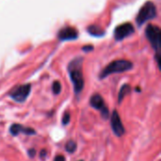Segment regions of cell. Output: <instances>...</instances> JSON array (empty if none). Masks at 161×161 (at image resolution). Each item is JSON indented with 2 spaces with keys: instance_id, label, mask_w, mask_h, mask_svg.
<instances>
[{
  "instance_id": "cell-1",
  "label": "cell",
  "mask_w": 161,
  "mask_h": 161,
  "mask_svg": "<svg viewBox=\"0 0 161 161\" xmlns=\"http://www.w3.org/2000/svg\"><path fill=\"white\" fill-rule=\"evenodd\" d=\"M83 58H75L70 61L68 65V72L70 78L74 85V91L76 95L80 94L84 88V77L82 72Z\"/></svg>"
},
{
  "instance_id": "cell-2",
  "label": "cell",
  "mask_w": 161,
  "mask_h": 161,
  "mask_svg": "<svg viewBox=\"0 0 161 161\" xmlns=\"http://www.w3.org/2000/svg\"><path fill=\"white\" fill-rule=\"evenodd\" d=\"M133 68V63L126 59H116L107 65L100 74V78L104 79L112 74H119L129 71Z\"/></svg>"
},
{
  "instance_id": "cell-3",
  "label": "cell",
  "mask_w": 161,
  "mask_h": 161,
  "mask_svg": "<svg viewBox=\"0 0 161 161\" xmlns=\"http://www.w3.org/2000/svg\"><path fill=\"white\" fill-rule=\"evenodd\" d=\"M156 16H157V8L154 3L149 1L146 2L140 9L138 16L136 18V22L138 25H142L145 22L154 19Z\"/></svg>"
},
{
  "instance_id": "cell-4",
  "label": "cell",
  "mask_w": 161,
  "mask_h": 161,
  "mask_svg": "<svg viewBox=\"0 0 161 161\" xmlns=\"http://www.w3.org/2000/svg\"><path fill=\"white\" fill-rule=\"evenodd\" d=\"M145 35H146L148 41L150 42V43L152 44L153 48L156 50V52H157L158 55V52H159V48H160L161 44L160 28H159L158 25H149L146 27Z\"/></svg>"
},
{
  "instance_id": "cell-5",
  "label": "cell",
  "mask_w": 161,
  "mask_h": 161,
  "mask_svg": "<svg viewBox=\"0 0 161 161\" xmlns=\"http://www.w3.org/2000/svg\"><path fill=\"white\" fill-rule=\"evenodd\" d=\"M30 92H31V85L30 84H24V85H20V86L15 87L9 92V96L14 101H16L18 103H23L27 99Z\"/></svg>"
},
{
  "instance_id": "cell-6",
  "label": "cell",
  "mask_w": 161,
  "mask_h": 161,
  "mask_svg": "<svg viewBox=\"0 0 161 161\" xmlns=\"http://www.w3.org/2000/svg\"><path fill=\"white\" fill-rule=\"evenodd\" d=\"M90 105H91V107H92L93 108H95V109H97V110H100L101 116H102L105 120L108 119V117H109L108 108V107L106 106L103 97H102L100 94L95 93V94L92 95L91 98H90Z\"/></svg>"
},
{
  "instance_id": "cell-7",
  "label": "cell",
  "mask_w": 161,
  "mask_h": 161,
  "mask_svg": "<svg viewBox=\"0 0 161 161\" xmlns=\"http://www.w3.org/2000/svg\"><path fill=\"white\" fill-rule=\"evenodd\" d=\"M110 125H111V128L113 130V133L117 137L120 138L125 133V128L123 122L120 118V115L116 109L113 110V112L110 116Z\"/></svg>"
},
{
  "instance_id": "cell-8",
  "label": "cell",
  "mask_w": 161,
  "mask_h": 161,
  "mask_svg": "<svg viewBox=\"0 0 161 161\" xmlns=\"http://www.w3.org/2000/svg\"><path fill=\"white\" fill-rule=\"evenodd\" d=\"M134 33V26L130 23H125L118 25L114 30V37L117 41L124 40L125 38Z\"/></svg>"
},
{
  "instance_id": "cell-9",
  "label": "cell",
  "mask_w": 161,
  "mask_h": 161,
  "mask_svg": "<svg viewBox=\"0 0 161 161\" xmlns=\"http://www.w3.org/2000/svg\"><path fill=\"white\" fill-rule=\"evenodd\" d=\"M78 36V32L75 27L66 26L61 28L58 33V37L60 41H69V40H75Z\"/></svg>"
},
{
  "instance_id": "cell-10",
  "label": "cell",
  "mask_w": 161,
  "mask_h": 161,
  "mask_svg": "<svg viewBox=\"0 0 161 161\" xmlns=\"http://www.w3.org/2000/svg\"><path fill=\"white\" fill-rule=\"evenodd\" d=\"M9 133L12 136H18L19 134H25V135H35L36 131L33 128L30 127H26L22 125L19 124H13L10 127H9Z\"/></svg>"
},
{
  "instance_id": "cell-11",
  "label": "cell",
  "mask_w": 161,
  "mask_h": 161,
  "mask_svg": "<svg viewBox=\"0 0 161 161\" xmlns=\"http://www.w3.org/2000/svg\"><path fill=\"white\" fill-rule=\"evenodd\" d=\"M130 92H131V87H130L128 84L123 85L122 88H121V90H120V92H119V94H118V103L121 104L122 101L124 100V98H125L128 93H130Z\"/></svg>"
},
{
  "instance_id": "cell-12",
  "label": "cell",
  "mask_w": 161,
  "mask_h": 161,
  "mask_svg": "<svg viewBox=\"0 0 161 161\" xmlns=\"http://www.w3.org/2000/svg\"><path fill=\"white\" fill-rule=\"evenodd\" d=\"M88 31L91 35L92 36H97L100 37L102 35H104V31L102 30V28L98 25H90L88 27Z\"/></svg>"
},
{
  "instance_id": "cell-13",
  "label": "cell",
  "mask_w": 161,
  "mask_h": 161,
  "mask_svg": "<svg viewBox=\"0 0 161 161\" xmlns=\"http://www.w3.org/2000/svg\"><path fill=\"white\" fill-rule=\"evenodd\" d=\"M76 147H77V145H76V142H75V141H72V140H70L67 143H66V145H65V150L68 152V153H70V154H73V153H75V150H76Z\"/></svg>"
},
{
  "instance_id": "cell-14",
  "label": "cell",
  "mask_w": 161,
  "mask_h": 161,
  "mask_svg": "<svg viewBox=\"0 0 161 161\" xmlns=\"http://www.w3.org/2000/svg\"><path fill=\"white\" fill-rule=\"evenodd\" d=\"M52 91L54 94H58L61 92V85L58 81H55L52 85Z\"/></svg>"
},
{
  "instance_id": "cell-15",
  "label": "cell",
  "mask_w": 161,
  "mask_h": 161,
  "mask_svg": "<svg viewBox=\"0 0 161 161\" xmlns=\"http://www.w3.org/2000/svg\"><path fill=\"white\" fill-rule=\"evenodd\" d=\"M70 120H71V115H70V113H69V112H65L64 115H63V118H62V125H68L69 122H70Z\"/></svg>"
},
{
  "instance_id": "cell-16",
  "label": "cell",
  "mask_w": 161,
  "mask_h": 161,
  "mask_svg": "<svg viewBox=\"0 0 161 161\" xmlns=\"http://www.w3.org/2000/svg\"><path fill=\"white\" fill-rule=\"evenodd\" d=\"M35 154H36V151H35V149H30V150H28V156H29L30 158H33V157H35Z\"/></svg>"
},
{
  "instance_id": "cell-17",
  "label": "cell",
  "mask_w": 161,
  "mask_h": 161,
  "mask_svg": "<svg viewBox=\"0 0 161 161\" xmlns=\"http://www.w3.org/2000/svg\"><path fill=\"white\" fill-rule=\"evenodd\" d=\"M54 161H65V158L63 157V156H57L56 158H55V159Z\"/></svg>"
},
{
  "instance_id": "cell-18",
  "label": "cell",
  "mask_w": 161,
  "mask_h": 161,
  "mask_svg": "<svg viewBox=\"0 0 161 161\" xmlns=\"http://www.w3.org/2000/svg\"><path fill=\"white\" fill-rule=\"evenodd\" d=\"M45 157H46V150H44V149H43V150H42V151H41V154H40V158H41L42 159H43V158H44Z\"/></svg>"
},
{
  "instance_id": "cell-19",
  "label": "cell",
  "mask_w": 161,
  "mask_h": 161,
  "mask_svg": "<svg viewBox=\"0 0 161 161\" xmlns=\"http://www.w3.org/2000/svg\"><path fill=\"white\" fill-rule=\"evenodd\" d=\"M92 49H93V46H92V45L84 46V47H83V50H84V51H86V52H89V51H91V50H92Z\"/></svg>"
},
{
  "instance_id": "cell-20",
  "label": "cell",
  "mask_w": 161,
  "mask_h": 161,
  "mask_svg": "<svg viewBox=\"0 0 161 161\" xmlns=\"http://www.w3.org/2000/svg\"><path fill=\"white\" fill-rule=\"evenodd\" d=\"M79 161H83V160H79Z\"/></svg>"
}]
</instances>
